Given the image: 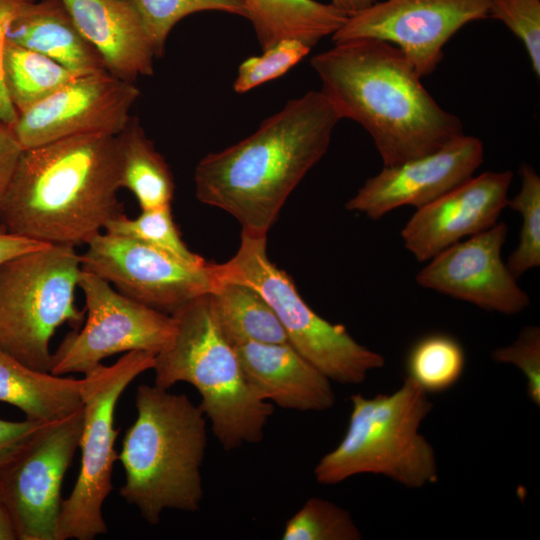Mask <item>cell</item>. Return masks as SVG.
Returning a JSON list of instances; mask_svg holds the SVG:
<instances>
[{
  "instance_id": "obj_38",
  "label": "cell",
  "mask_w": 540,
  "mask_h": 540,
  "mask_svg": "<svg viewBox=\"0 0 540 540\" xmlns=\"http://www.w3.org/2000/svg\"><path fill=\"white\" fill-rule=\"evenodd\" d=\"M376 0H331V4L347 16L356 14L369 7Z\"/></svg>"
},
{
  "instance_id": "obj_1",
  "label": "cell",
  "mask_w": 540,
  "mask_h": 540,
  "mask_svg": "<svg viewBox=\"0 0 540 540\" xmlns=\"http://www.w3.org/2000/svg\"><path fill=\"white\" fill-rule=\"evenodd\" d=\"M311 66L341 119L371 136L384 166L439 150L463 134V124L442 108L396 46L376 39L339 43L312 57Z\"/></svg>"
},
{
  "instance_id": "obj_36",
  "label": "cell",
  "mask_w": 540,
  "mask_h": 540,
  "mask_svg": "<svg viewBox=\"0 0 540 540\" xmlns=\"http://www.w3.org/2000/svg\"><path fill=\"white\" fill-rule=\"evenodd\" d=\"M22 152L11 126L0 121V204Z\"/></svg>"
},
{
  "instance_id": "obj_3",
  "label": "cell",
  "mask_w": 540,
  "mask_h": 540,
  "mask_svg": "<svg viewBox=\"0 0 540 540\" xmlns=\"http://www.w3.org/2000/svg\"><path fill=\"white\" fill-rule=\"evenodd\" d=\"M119 189L116 136L60 139L23 150L0 204V224L47 244H86L123 213Z\"/></svg>"
},
{
  "instance_id": "obj_27",
  "label": "cell",
  "mask_w": 540,
  "mask_h": 540,
  "mask_svg": "<svg viewBox=\"0 0 540 540\" xmlns=\"http://www.w3.org/2000/svg\"><path fill=\"white\" fill-rule=\"evenodd\" d=\"M104 230L142 241L190 265L202 266L207 263L184 243L173 219L171 205L141 210V214L133 219L122 213L112 219Z\"/></svg>"
},
{
  "instance_id": "obj_22",
  "label": "cell",
  "mask_w": 540,
  "mask_h": 540,
  "mask_svg": "<svg viewBox=\"0 0 540 540\" xmlns=\"http://www.w3.org/2000/svg\"><path fill=\"white\" fill-rule=\"evenodd\" d=\"M243 1L262 50L287 38L301 40L312 48L333 35L348 17L331 3L316 0Z\"/></svg>"
},
{
  "instance_id": "obj_16",
  "label": "cell",
  "mask_w": 540,
  "mask_h": 540,
  "mask_svg": "<svg viewBox=\"0 0 540 540\" xmlns=\"http://www.w3.org/2000/svg\"><path fill=\"white\" fill-rule=\"evenodd\" d=\"M483 158L482 141L463 133L430 154L384 166L366 180L345 208L372 220L403 206L418 209L471 178Z\"/></svg>"
},
{
  "instance_id": "obj_25",
  "label": "cell",
  "mask_w": 540,
  "mask_h": 540,
  "mask_svg": "<svg viewBox=\"0 0 540 540\" xmlns=\"http://www.w3.org/2000/svg\"><path fill=\"white\" fill-rule=\"evenodd\" d=\"M78 76L81 74L6 39L3 78L8 97L18 114L46 99Z\"/></svg>"
},
{
  "instance_id": "obj_12",
  "label": "cell",
  "mask_w": 540,
  "mask_h": 540,
  "mask_svg": "<svg viewBox=\"0 0 540 540\" xmlns=\"http://www.w3.org/2000/svg\"><path fill=\"white\" fill-rule=\"evenodd\" d=\"M86 244L80 255L82 269L123 295L169 315L220 284L216 263L190 265L130 237L100 232Z\"/></svg>"
},
{
  "instance_id": "obj_17",
  "label": "cell",
  "mask_w": 540,
  "mask_h": 540,
  "mask_svg": "<svg viewBox=\"0 0 540 540\" xmlns=\"http://www.w3.org/2000/svg\"><path fill=\"white\" fill-rule=\"evenodd\" d=\"M513 172L486 171L472 176L416 210L401 231L405 248L419 262L498 222L508 204Z\"/></svg>"
},
{
  "instance_id": "obj_19",
  "label": "cell",
  "mask_w": 540,
  "mask_h": 540,
  "mask_svg": "<svg viewBox=\"0 0 540 540\" xmlns=\"http://www.w3.org/2000/svg\"><path fill=\"white\" fill-rule=\"evenodd\" d=\"M62 2L109 73L130 82L153 75L156 53L136 0Z\"/></svg>"
},
{
  "instance_id": "obj_30",
  "label": "cell",
  "mask_w": 540,
  "mask_h": 540,
  "mask_svg": "<svg viewBox=\"0 0 540 540\" xmlns=\"http://www.w3.org/2000/svg\"><path fill=\"white\" fill-rule=\"evenodd\" d=\"M152 40L156 57L164 53L170 31L184 17L203 11H220L247 18L243 0H136Z\"/></svg>"
},
{
  "instance_id": "obj_8",
  "label": "cell",
  "mask_w": 540,
  "mask_h": 540,
  "mask_svg": "<svg viewBox=\"0 0 540 540\" xmlns=\"http://www.w3.org/2000/svg\"><path fill=\"white\" fill-rule=\"evenodd\" d=\"M267 235L241 231L236 254L216 263L219 283L239 282L260 293L275 312L288 342L330 380L356 385L382 368L385 358L358 343L344 325L333 324L302 299L291 277L267 255Z\"/></svg>"
},
{
  "instance_id": "obj_32",
  "label": "cell",
  "mask_w": 540,
  "mask_h": 540,
  "mask_svg": "<svg viewBox=\"0 0 540 540\" xmlns=\"http://www.w3.org/2000/svg\"><path fill=\"white\" fill-rule=\"evenodd\" d=\"M488 14L502 22L523 44L540 76V0H487Z\"/></svg>"
},
{
  "instance_id": "obj_6",
  "label": "cell",
  "mask_w": 540,
  "mask_h": 540,
  "mask_svg": "<svg viewBox=\"0 0 540 540\" xmlns=\"http://www.w3.org/2000/svg\"><path fill=\"white\" fill-rule=\"evenodd\" d=\"M351 413L340 443L314 468L319 484L334 485L358 474L382 475L411 489L433 484L438 468L433 447L420 434L433 404L405 377L392 394L350 397Z\"/></svg>"
},
{
  "instance_id": "obj_13",
  "label": "cell",
  "mask_w": 540,
  "mask_h": 540,
  "mask_svg": "<svg viewBox=\"0 0 540 540\" xmlns=\"http://www.w3.org/2000/svg\"><path fill=\"white\" fill-rule=\"evenodd\" d=\"M489 17L487 0H383L347 17L334 43L376 39L401 50L421 78L443 59L450 38L470 22Z\"/></svg>"
},
{
  "instance_id": "obj_2",
  "label": "cell",
  "mask_w": 540,
  "mask_h": 540,
  "mask_svg": "<svg viewBox=\"0 0 540 540\" xmlns=\"http://www.w3.org/2000/svg\"><path fill=\"white\" fill-rule=\"evenodd\" d=\"M340 120L321 90L289 100L250 136L198 162L197 199L233 216L242 231L267 235L289 195L327 152Z\"/></svg>"
},
{
  "instance_id": "obj_23",
  "label": "cell",
  "mask_w": 540,
  "mask_h": 540,
  "mask_svg": "<svg viewBox=\"0 0 540 540\" xmlns=\"http://www.w3.org/2000/svg\"><path fill=\"white\" fill-rule=\"evenodd\" d=\"M116 144L120 188L135 196L141 210L171 205L175 191L172 172L138 118H129L116 135Z\"/></svg>"
},
{
  "instance_id": "obj_9",
  "label": "cell",
  "mask_w": 540,
  "mask_h": 540,
  "mask_svg": "<svg viewBox=\"0 0 540 540\" xmlns=\"http://www.w3.org/2000/svg\"><path fill=\"white\" fill-rule=\"evenodd\" d=\"M155 356L147 351H130L114 364H100L82 378L81 466L70 496L62 501L57 540H92L107 533L102 506L112 490V469L118 458L114 450L116 404L136 377L153 369Z\"/></svg>"
},
{
  "instance_id": "obj_4",
  "label": "cell",
  "mask_w": 540,
  "mask_h": 540,
  "mask_svg": "<svg viewBox=\"0 0 540 540\" xmlns=\"http://www.w3.org/2000/svg\"><path fill=\"white\" fill-rule=\"evenodd\" d=\"M167 390L155 384L137 388V418L118 455L125 471L120 495L152 525L166 509L198 511L204 495L206 416L185 394Z\"/></svg>"
},
{
  "instance_id": "obj_10",
  "label": "cell",
  "mask_w": 540,
  "mask_h": 540,
  "mask_svg": "<svg viewBox=\"0 0 540 540\" xmlns=\"http://www.w3.org/2000/svg\"><path fill=\"white\" fill-rule=\"evenodd\" d=\"M78 287L85 297L86 322L80 330L68 332L52 354L51 374L85 375L114 354L141 350L156 355L173 340L172 315L123 295L84 269Z\"/></svg>"
},
{
  "instance_id": "obj_7",
  "label": "cell",
  "mask_w": 540,
  "mask_h": 540,
  "mask_svg": "<svg viewBox=\"0 0 540 540\" xmlns=\"http://www.w3.org/2000/svg\"><path fill=\"white\" fill-rule=\"evenodd\" d=\"M74 246L49 244L0 265V349L26 366L50 372L49 343L68 323L79 329L75 304L82 273Z\"/></svg>"
},
{
  "instance_id": "obj_39",
  "label": "cell",
  "mask_w": 540,
  "mask_h": 540,
  "mask_svg": "<svg viewBox=\"0 0 540 540\" xmlns=\"http://www.w3.org/2000/svg\"><path fill=\"white\" fill-rule=\"evenodd\" d=\"M17 539L16 531L12 520L0 498V540Z\"/></svg>"
},
{
  "instance_id": "obj_15",
  "label": "cell",
  "mask_w": 540,
  "mask_h": 540,
  "mask_svg": "<svg viewBox=\"0 0 540 540\" xmlns=\"http://www.w3.org/2000/svg\"><path fill=\"white\" fill-rule=\"evenodd\" d=\"M507 234V224L497 222L449 246L416 274V282L486 311L521 313L530 305V298L502 260Z\"/></svg>"
},
{
  "instance_id": "obj_35",
  "label": "cell",
  "mask_w": 540,
  "mask_h": 540,
  "mask_svg": "<svg viewBox=\"0 0 540 540\" xmlns=\"http://www.w3.org/2000/svg\"><path fill=\"white\" fill-rule=\"evenodd\" d=\"M45 424L28 419L21 422L0 419V464L16 453Z\"/></svg>"
},
{
  "instance_id": "obj_11",
  "label": "cell",
  "mask_w": 540,
  "mask_h": 540,
  "mask_svg": "<svg viewBox=\"0 0 540 540\" xmlns=\"http://www.w3.org/2000/svg\"><path fill=\"white\" fill-rule=\"evenodd\" d=\"M83 428V408L46 423L0 464V498L17 539L57 540L61 487Z\"/></svg>"
},
{
  "instance_id": "obj_24",
  "label": "cell",
  "mask_w": 540,
  "mask_h": 540,
  "mask_svg": "<svg viewBox=\"0 0 540 540\" xmlns=\"http://www.w3.org/2000/svg\"><path fill=\"white\" fill-rule=\"evenodd\" d=\"M208 299L217 328L232 346L246 342L289 343L275 312L254 288L222 282L208 294Z\"/></svg>"
},
{
  "instance_id": "obj_34",
  "label": "cell",
  "mask_w": 540,
  "mask_h": 540,
  "mask_svg": "<svg viewBox=\"0 0 540 540\" xmlns=\"http://www.w3.org/2000/svg\"><path fill=\"white\" fill-rule=\"evenodd\" d=\"M33 1L35 0H0V121L10 126L16 122L18 113L8 97L3 78L6 31L14 17Z\"/></svg>"
},
{
  "instance_id": "obj_37",
  "label": "cell",
  "mask_w": 540,
  "mask_h": 540,
  "mask_svg": "<svg viewBox=\"0 0 540 540\" xmlns=\"http://www.w3.org/2000/svg\"><path fill=\"white\" fill-rule=\"evenodd\" d=\"M49 244L13 234L0 224V265L24 253Z\"/></svg>"
},
{
  "instance_id": "obj_5",
  "label": "cell",
  "mask_w": 540,
  "mask_h": 540,
  "mask_svg": "<svg viewBox=\"0 0 540 540\" xmlns=\"http://www.w3.org/2000/svg\"><path fill=\"white\" fill-rule=\"evenodd\" d=\"M171 315L175 334L155 356L154 384L164 389L178 382L194 386L201 396L199 406L223 449L262 441L273 405L258 399L249 387L234 347L213 320L208 294Z\"/></svg>"
},
{
  "instance_id": "obj_20",
  "label": "cell",
  "mask_w": 540,
  "mask_h": 540,
  "mask_svg": "<svg viewBox=\"0 0 540 540\" xmlns=\"http://www.w3.org/2000/svg\"><path fill=\"white\" fill-rule=\"evenodd\" d=\"M6 39L81 75L107 71L102 57L81 35L62 0L27 4L10 22Z\"/></svg>"
},
{
  "instance_id": "obj_21",
  "label": "cell",
  "mask_w": 540,
  "mask_h": 540,
  "mask_svg": "<svg viewBox=\"0 0 540 540\" xmlns=\"http://www.w3.org/2000/svg\"><path fill=\"white\" fill-rule=\"evenodd\" d=\"M81 386L82 379L32 369L0 349V401L28 420L55 422L82 409Z\"/></svg>"
},
{
  "instance_id": "obj_31",
  "label": "cell",
  "mask_w": 540,
  "mask_h": 540,
  "mask_svg": "<svg viewBox=\"0 0 540 540\" xmlns=\"http://www.w3.org/2000/svg\"><path fill=\"white\" fill-rule=\"evenodd\" d=\"M311 47L294 38L282 39L263 50L259 56L245 59L238 68L233 83L236 93L242 94L277 79L304 59Z\"/></svg>"
},
{
  "instance_id": "obj_33",
  "label": "cell",
  "mask_w": 540,
  "mask_h": 540,
  "mask_svg": "<svg viewBox=\"0 0 540 540\" xmlns=\"http://www.w3.org/2000/svg\"><path fill=\"white\" fill-rule=\"evenodd\" d=\"M492 358L498 363L512 364L522 371L527 383V395L540 405V328L526 326L510 345L497 348Z\"/></svg>"
},
{
  "instance_id": "obj_14",
  "label": "cell",
  "mask_w": 540,
  "mask_h": 540,
  "mask_svg": "<svg viewBox=\"0 0 540 540\" xmlns=\"http://www.w3.org/2000/svg\"><path fill=\"white\" fill-rule=\"evenodd\" d=\"M140 96L133 82L108 71L78 76L19 113L11 126L23 150L78 135H118Z\"/></svg>"
},
{
  "instance_id": "obj_29",
  "label": "cell",
  "mask_w": 540,
  "mask_h": 540,
  "mask_svg": "<svg viewBox=\"0 0 540 540\" xmlns=\"http://www.w3.org/2000/svg\"><path fill=\"white\" fill-rule=\"evenodd\" d=\"M283 540H359L362 534L346 509L326 499L311 497L289 518Z\"/></svg>"
},
{
  "instance_id": "obj_28",
  "label": "cell",
  "mask_w": 540,
  "mask_h": 540,
  "mask_svg": "<svg viewBox=\"0 0 540 540\" xmlns=\"http://www.w3.org/2000/svg\"><path fill=\"white\" fill-rule=\"evenodd\" d=\"M519 171L520 191L507 204L522 218L518 245L506 262L516 279L540 265V177L529 164H522Z\"/></svg>"
},
{
  "instance_id": "obj_18",
  "label": "cell",
  "mask_w": 540,
  "mask_h": 540,
  "mask_svg": "<svg viewBox=\"0 0 540 540\" xmlns=\"http://www.w3.org/2000/svg\"><path fill=\"white\" fill-rule=\"evenodd\" d=\"M233 347L258 399L297 411H325L335 404L331 380L290 343L246 342Z\"/></svg>"
},
{
  "instance_id": "obj_26",
  "label": "cell",
  "mask_w": 540,
  "mask_h": 540,
  "mask_svg": "<svg viewBox=\"0 0 540 540\" xmlns=\"http://www.w3.org/2000/svg\"><path fill=\"white\" fill-rule=\"evenodd\" d=\"M465 362V351L456 338L431 333L411 346L406 357L407 377L426 393L443 392L460 379Z\"/></svg>"
}]
</instances>
